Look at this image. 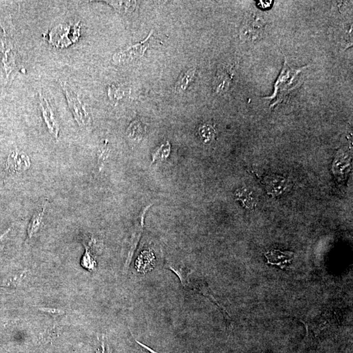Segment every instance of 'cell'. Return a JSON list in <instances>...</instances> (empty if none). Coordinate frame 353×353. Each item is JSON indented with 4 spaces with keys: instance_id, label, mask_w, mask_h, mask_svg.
Here are the masks:
<instances>
[{
    "instance_id": "1",
    "label": "cell",
    "mask_w": 353,
    "mask_h": 353,
    "mask_svg": "<svg viewBox=\"0 0 353 353\" xmlns=\"http://www.w3.org/2000/svg\"><path fill=\"white\" fill-rule=\"evenodd\" d=\"M304 68H292L285 60L282 73L277 80L274 94L270 97L266 98L272 100L270 107H274L287 100L290 92L298 86L301 72Z\"/></svg>"
},
{
    "instance_id": "2",
    "label": "cell",
    "mask_w": 353,
    "mask_h": 353,
    "mask_svg": "<svg viewBox=\"0 0 353 353\" xmlns=\"http://www.w3.org/2000/svg\"><path fill=\"white\" fill-rule=\"evenodd\" d=\"M80 35V26L59 24L49 32V42L57 48H66L77 41Z\"/></svg>"
},
{
    "instance_id": "3",
    "label": "cell",
    "mask_w": 353,
    "mask_h": 353,
    "mask_svg": "<svg viewBox=\"0 0 353 353\" xmlns=\"http://www.w3.org/2000/svg\"><path fill=\"white\" fill-rule=\"evenodd\" d=\"M61 86L76 122L80 127H88L91 119L82 101L67 83H61Z\"/></svg>"
},
{
    "instance_id": "4",
    "label": "cell",
    "mask_w": 353,
    "mask_h": 353,
    "mask_svg": "<svg viewBox=\"0 0 353 353\" xmlns=\"http://www.w3.org/2000/svg\"><path fill=\"white\" fill-rule=\"evenodd\" d=\"M152 31L150 32L149 35L143 41L114 54L113 57V62L115 64H124L142 57L147 49L156 42V40L152 37Z\"/></svg>"
},
{
    "instance_id": "5",
    "label": "cell",
    "mask_w": 353,
    "mask_h": 353,
    "mask_svg": "<svg viewBox=\"0 0 353 353\" xmlns=\"http://www.w3.org/2000/svg\"><path fill=\"white\" fill-rule=\"evenodd\" d=\"M0 62L7 77H9L16 67L14 46L6 31L0 24Z\"/></svg>"
},
{
    "instance_id": "6",
    "label": "cell",
    "mask_w": 353,
    "mask_h": 353,
    "mask_svg": "<svg viewBox=\"0 0 353 353\" xmlns=\"http://www.w3.org/2000/svg\"><path fill=\"white\" fill-rule=\"evenodd\" d=\"M31 161L25 152L13 150L8 155L6 163V170L11 174L25 172L30 168Z\"/></svg>"
},
{
    "instance_id": "7",
    "label": "cell",
    "mask_w": 353,
    "mask_h": 353,
    "mask_svg": "<svg viewBox=\"0 0 353 353\" xmlns=\"http://www.w3.org/2000/svg\"><path fill=\"white\" fill-rule=\"evenodd\" d=\"M40 100L43 118L44 119L47 129L54 138L58 139L59 136L60 127L53 110L49 105L48 100L42 94L40 95Z\"/></svg>"
},
{
    "instance_id": "8",
    "label": "cell",
    "mask_w": 353,
    "mask_h": 353,
    "mask_svg": "<svg viewBox=\"0 0 353 353\" xmlns=\"http://www.w3.org/2000/svg\"><path fill=\"white\" fill-rule=\"evenodd\" d=\"M267 260V264L276 265L282 269L289 266L293 259L292 252H282L280 250H271L264 253Z\"/></svg>"
},
{
    "instance_id": "9",
    "label": "cell",
    "mask_w": 353,
    "mask_h": 353,
    "mask_svg": "<svg viewBox=\"0 0 353 353\" xmlns=\"http://www.w3.org/2000/svg\"><path fill=\"white\" fill-rule=\"evenodd\" d=\"M46 210V205L45 204V205L42 206L41 210L36 211L35 212L33 213L30 220V222H29L28 230H27L28 240H30L31 238L34 237V236L39 232L40 230H41L43 222H44Z\"/></svg>"
},
{
    "instance_id": "10",
    "label": "cell",
    "mask_w": 353,
    "mask_h": 353,
    "mask_svg": "<svg viewBox=\"0 0 353 353\" xmlns=\"http://www.w3.org/2000/svg\"><path fill=\"white\" fill-rule=\"evenodd\" d=\"M27 276V271H20L6 277L2 281L1 286L8 289H15L23 283Z\"/></svg>"
},
{
    "instance_id": "11",
    "label": "cell",
    "mask_w": 353,
    "mask_h": 353,
    "mask_svg": "<svg viewBox=\"0 0 353 353\" xmlns=\"http://www.w3.org/2000/svg\"><path fill=\"white\" fill-rule=\"evenodd\" d=\"M265 183L269 194L271 193L273 195H278L284 190L285 180L282 177H266Z\"/></svg>"
},
{
    "instance_id": "12",
    "label": "cell",
    "mask_w": 353,
    "mask_h": 353,
    "mask_svg": "<svg viewBox=\"0 0 353 353\" xmlns=\"http://www.w3.org/2000/svg\"><path fill=\"white\" fill-rule=\"evenodd\" d=\"M166 267L170 269L171 271L174 272L175 274H176L179 280L181 281V284L184 288L188 286V284H189L188 278H189L190 274L192 273V271L188 270L186 267L182 266V265L178 266V265L173 264L168 262L166 264Z\"/></svg>"
},
{
    "instance_id": "13",
    "label": "cell",
    "mask_w": 353,
    "mask_h": 353,
    "mask_svg": "<svg viewBox=\"0 0 353 353\" xmlns=\"http://www.w3.org/2000/svg\"><path fill=\"white\" fill-rule=\"evenodd\" d=\"M195 73V69L194 68H190L183 74H181L176 83V85H175V91L178 92V93H181V92L185 91L187 89L188 85L192 82Z\"/></svg>"
},
{
    "instance_id": "14",
    "label": "cell",
    "mask_w": 353,
    "mask_h": 353,
    "mask_svg": "<svg viewBox=\"0 0 353 353\" xmlns=\"http://www.w3.org/2000/svg\"><path fill=\"white\" fill-rule=\"evenodd\" d=\"M193 288H194L195 291H197L199 292V293L202 294V295L208 297V298H210L211 301L214 302L215 304L217 305L218 307H220V311L223 312L224 317H225L227 320H229V319H230V316H228V312H227L226 311L225 308L222 307V305H220L217 300H216L214 296H213V294L211 293L210 290L209 289V288L207 287L206 284H204V283L202 282L195 283V284Z\"/></svg>"
},
{
    "instance_id": "15",
    "label": "cell",
    "mask_w": 353,
    "mask_h": 353,
    "mask_svg": "<svg viewBox=\"0 0 353 353\" xmlns=\"http://www.w3.org/2000/svg\"><path fill=\"white\" fill-rule=\"evenodd\" d=\"M105 2L123 14H128L132 12L136 8L137 3L136 2L132 1H107Z\"/></svg>"
},
{
    "instance_id": "16",
    "label": "cell",
    "mask_w": 353,
    "mask_h": 353,
    "mask_svg": "<svg viewBox=\"0 0 353 353\" xmlns=\"http://www.w3.org/2000/svg\"><path fill=\"white\" fill-rule=\"evenodd\" d=\"M84 246L85 253L82 258V265L83 267L89 269V270H94L96 266V262L92 255L91 243H89V244L84 243Z\"/></svg>"
},
{
    "instance_id": "17",
    "label": "cell",
    "mask_w": 353,
    "mask_h": 353,
    "mask_svg": "<svg viewBox=\"0 0 353 353\" xmlns=\"http://www.w3.org/2000/svg\"><path fill=\"white\" fill-rule=\"evenodd\" d=\"M171 151V145L169 141L163 144L158 149L152 154V163L157 161H163L169 156Z\"/></svg>"
},
{
    "instance_id": "18",
    "label": "cell",
    "mask_w": 353,
    "mask_h": 353,
    "mask_svg": "<svg viewBox=\"0 0 353 353\" xmlns=\"http://www.w3.org/2000/svg\"><path fill=\"white\" fill-rule=\"evenodd\" d=\"M34 307L39 310V311L44 312V313L49 315L53 318H58L66 314V311L61 308L46 307V306H37L35 305Z\"/></svg>"
},
{
    "instance_id": "19",
    "label": "cell",
    "mask_w": 353,
    "mask_h": 353,
    "mask_svg": "<svg viewBox=\"0 0 353 353\" xmlns=\"http://www.w3.org/2000/svg\"><path fill=\"white\" fill-rule=\"evenodd\" d=\"M200 132L202 138L205 139L206 140L209 141L214 136V130L209 126L205 125L200 128Z\"/></svg>"
},
{
    "instance_id": "20",
    "label": "cell",
    "mask_w": 353,
    "mask_h": 353,
    "mask_svg": "<svg viewBox=\"0 0 353 353\" xmlns=\"http://www.w3.org/2000/svg\"><path fill=\"white\" fill-rule=\"evenodd\" d=\"M109 155V150L107 148L103 147L99 150L98 155V164L100 166H103L105 162L106 161Z\"/></svg>"
},
{
    "instance_id": "21",
    "label": "cell",
    "mask_w": 353,
    "mask_h": 353,
    "mask_svg": "<svg viewBox=\"0 0 353 353\" xmlns=\"http://www.w3.org/2000/svg\"><path fill=\"white\" fill-rule=\"evenodd\" d=\"M96 353H113V350L110 348L109 344L105 342V339L103 336L100 340V348H98Z\"/></svg>"
},
{
    "instance_id": "22",
    "label": "cell",
    "mask_w": 353,
    "mask_h": 353,
    "mask_svg": "<svg viewBox=\"0 0 353 353\" xmlns=\"http://www.w3.org/2000/svg\"><path fill=\"white\" fill-rule=\"evenodd\" d=\"M11 231V228H9L7 229L6 230L4 231L3 233L0 234V246L2 244V243L6 240V238H8L9 234H10Z\"/></svg>"
},
{
    "instance_id": "23",
    "label": "cell",
    "mask_w": 353,
    "mask_h": 353,
    "mask_svg": "<svg viewBox=\"0 0 353 353\" xmlns=\"http://www.w3.org/2000/svg\"><path fill=\"white\" fill-rule=\"evenodd\" d=\"M135 340H136L137 343H138L139 346H141V347H142L143 349L146 350V351L148 352V353H159L156 351H154V350H152L151 349V348L147 347V345H144V344H143L142 343L139 342V341L136 340V339H135Z\"/></svg>"
},
{
    "instance_id": "24",
    "label": "cell",
    "mask_w": 353,
    "mask_h": 353,
    "mask_svg": "<svg viewBox=\"0 0 353 353\" xmlns=\"http://www.w3.org/2000/svg\"><path fill=\"white\" fill-rule=\"evenodd\" d=\"M271 1L260 2L259 5H261L262 8H268L271 5Z\"/></svg>"
}]
</instances>
